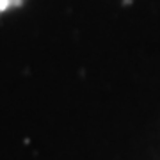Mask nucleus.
<instances>
[{
  "label": "nucleus",
  "mask_w": 160,
  "mask_h": 160,
  "mask_svg": "<svg viewBox=\"0 0 160 160\" xmlns=\"http://www.w3.org/2000/svg\"><path fill=\"white\" fill-rule=\"evenodd\" d=\"M25 0H0V16L6 14L9 11H14L16 7H20Z\"/></svg>",
  "instance_id": "f257e3e1"
}]
</instances>
